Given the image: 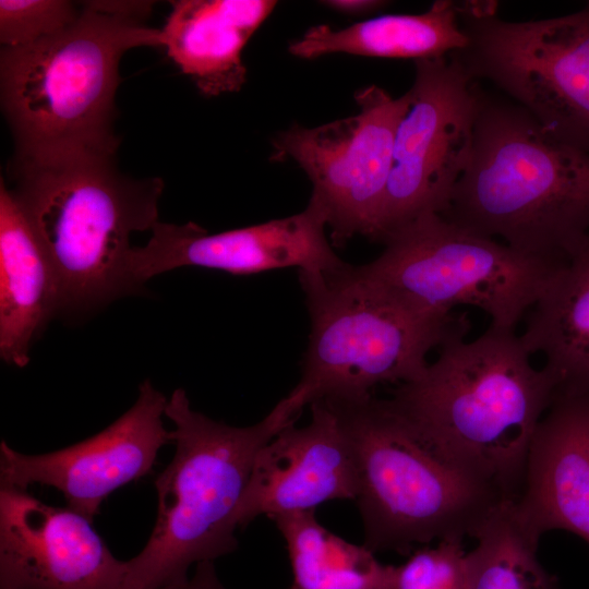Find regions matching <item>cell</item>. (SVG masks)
<instances>
[{
  "label": "cell",
  "mask_w": 589,
  "mask_h": 589,
  "mask_svg": "<svg viewBox=\"0 0 589 589\" xmlns=\"http://www.w3.org/2000/svg\"><path fill=\"white\" fill-rule=\"evenodd\" d=\"M359 112L329 123L293 125L276 136L271 159H293L312 182L334 245L353 236L377 240L398 125L410 106L370 85L354 94Z\"/></svg>",
  "instance_id": "30bf717a"
},
{
  "label": "cell",
  "mask_w": 589,
  "mask_h": 589,
  "mask_svg": "<svg viewBox=\"0 0 589 589\" xmlns=\"http://www.w3.org/2000/svg\"><path fill=\"white\" fill-rule=\"evenodd\" d=\"M82 4L68 0H1L0 43L15 48L50 36L72 22Z\"/></svg>",
  "instance_id": "603a6c76"
},
{
  "label": "cell",
  "mask_w": 589,
  "mask_h": 589,
  "mask_svg": "<svg viewBox=\"0 0 589 589\" xmlns=\"http://www.w3.org/2000/svg\"><path fill=\"white\" fill-rule=\"evenodd\" d=\"M163 589H227L220 582L214 566V562H201L196 564V568L192 577L169 585Z\"/></svg>",
  "instance_id": "d4e9b609"
},
{
  "label": "cell",
  "mask_w": 589,
  "mask_h": 589,
  "mask_svg": "<svg viewBox=\"0 0 589 589\" xmlns=\"http://www.w3.org/2000/svg\"><path fill=\"white\" fill-rule=\"evenodd\" d=\"M514 500L538 537L557 529L589 543V394L554 398L533 433Z\"/></svg>",
  "instance_id": "2e32d148"
},
{
  "label": "cell",
  "mask_w": 589,
  "mask_h": 589,
  "mask_svg": "<svg viewBox=\"0 0 589 589\" xmlns=\"http://www.w3.org/2000/svg\"><path fill=\"white\" fill-rule=\"evenodd\" d=\"M322 3L341 13L364 14L385 7L387 2L376 0H330Z\"/></svg>",
  "instance_id": "484cf974"
},
{
  "label": "cell",
  "mask_w": 589,
  "mask_h": 589,
  "mask_svg": "<svg viewBox=\"0 0 589 589\" xmlns=\"http://www.w3.org/2000/svg\"><path fill=\"white\" fill-rule=\"evenodd\" d=\"M466 556L458 539L418 548L396 566L395 589H467Z\"/></svg>",
  "instance_id": "cb8c5ba5"
},
{
  "label": "cell",
  "mask_w": 589,
  "mask_h": 589,
  "mask_svg": "<svg viewBox=\"0 0 589 589\" xmlns=\"http://www.w3.org/2000/svg\"><path fill=\"white\" fill-rule=\"evenodd\" d=\"M59 311L50 259L17 200L0 180V356L25 366L32 344Z\"/></svg>",
  "instance_id": "ac0fdd59"
},
{
  "label": "cell",
  "mask_w": 589,
  "mask_h": 589,
  "mask_svg": "<svg viewBox=\"0 0 589 589\" xmlns=\"http://www.w3.org/2000/svg\"><path fill=\"white\" fill-rule=\"evenodd\" d=\"M79 17L31 45L2 47L0 99L14 156L73 147H113L116 94L123 55L163 47L145 24L146 1H85Z\"/></svg>",
  "instance_id": "277c9868"
},
{
  "label": "cell",
  "mask_w": 589,
  "mask_h": 589,
  "mask_svg": "<svg viewBox=\"0 0 589 589\" xmlns=\"http://www.w3.org/2000/svg\"><path fill=\"white\" fill-rule=\"evenodd\" d=\"M323 209L310 199L301 213L209 235L197 224L156 223L143 247H132L129 273L140 287L149 278L184 266L249 275L297 267L299 273H334L348 264L325 235Z\"/></svg>",
  "instance_id": "4fadbf2b"
},
{
  "label": "cell",
  "mask_w": 589,
  "mask_h": 589,
  "mask_svg": "<svg viewBox=\"0 0 589 589\" xmlns=\"http://www.w3.org/2000/svg\"><path fill=\"white\" fill-rule=\"evenodd\" d=\"M466 46L448 55L557 141L589 153V2L570 14L513 22L495 1L458 2Z\"/></svg>",
  "instance_id": "9c48e42d"
},
{
  "label": "cell",
  "mask_w": 589,
  "mask_h": 589,
  "mask_svg": "<svg viewBox=\"0 0 589 589\" xmlns=\"http://www.w3.org/2000/svg\"><path fill=\"white\" fill-rule=\"evenodd\" d=\"M311 320L301 378L275 408L289 422L314 401L353 400L384 383H407L426 356L466 337V314L418 311L359 278L353 266L334 273H299Z\"/></svg>",
  "instance_id": "52a82bcc"
},
{
  "label": "cell",
  "mask_w": 589,
  "mask_h": 589,
  "mask_svg": "<svg viewBox=\"0 0 589 589\" xmlns=\"http://www.w3.org/2000/svg\"><path fill=\"white\" fill-rule=\"evenodd\" d=\"M287 548L292 584L289 589H395L396 566L374 552L340 538L312 512L269 518Z\"/></svg>",
  "instance_id": "44dd1931"
},
{
  "label": "cell",
  "mask_w": 589,
  "mask_h": 589,
  "mask_svg": "<svg viewBox=\"0 0 589 589\" xmlns=\"http://www.w3.org/2000/svg\"><path fill=\"white\" fill-rule=\"evenodd\" d=\"M327 401L352 449L364 545L373 552L410 554L433 540L474 538L508 498L426 443L387 399Z\"/></svg>",
  "instance_id": "5b68a950"
},
{
  "label": "cell",
  "mask_w": 589,
  "mask_h": 589,
  "mask_svg": "<svg viewBox=\"0 0 589 589\" xmlns=\"http://www.w3.org/2000/svg\"><path fill=\"white\" fill-rule=\"evenodd\" d=\"M519 338L543 356L555 397L589 394V233L550 277Z\"/></svg>",
  "instance_id": "d6986e66"
},
{
  "label": "cell",
  "mask_w": 589,
  "mask_h": 589,
  "mask_svg": "<svg viewBox=\"0 0 589 589\" xmlns=\"http://www.w3.org/2000/svg\"><path fill=\"white\" fill-rule=\"evenodd\" d=\"M410 106L394 142L377 240L426 214H442L473 145L480 87L450 57L414 61Z\"/></svg>",
  "instance_id": "8fae6325"
},
{
  "label": "cell",
  "mask_w": 589,
  "mask_h": 589,
  "mask_svg": "<svg viewBox=\"0 0 589 589\" xmlns=\"http://www.w3.org/2000/svg\"><path fill=\"white\" fill-rule=\"evenodd\" d=\"M168 398L149 380L133 406L99 433L50 453L29 455L0 444V485H48L67 506L93 520L115 490L148 474L159 449L172 442L163 422Z\"/></svg>",
  "instance_id": "7c38bea8"
},
{
  "label": "cell",
  "mask_w": 589,
  "mask_h": 589,
  "mask_svg": "<svg viewBox=\"0 0 589 589\" xmlns=\"http://www.w3.org/2000/svg\"><path fill=\"white\" fill-rule=\"evenodd\" d=\"M515 497L484 521L467 553V589H557V578L539 562L540 537L520 519Z\"/></svg>",
  "instance_id": "7402d4cb"
},
{
  "label": "cell",
  "mask_w": 589,
  "mask_h": 589,
  "mask_svg": "<svg viewBox=\"0 0 589 589\" xmlns=\"http://www.w3.org/2000/svg\"><path fill=\"white\" fill-rule=\"evenodd\" d=\"M440 215L522 253L565 262L589 233V153L480 88L471 156Z\"/></svg>",
  "instance_id": "3957f363"
},
{
  "label": "cell",
  "mask_w": 589,
  "mask_h": 589,
  "mask_svg": "<svg viewBox=\"0 0 589 589\" xmlns=\"http://www.w3.org/2000/svg\"><path fill=\"white\" fill-rule=\"evenodd\" d=\"M165 416L176 452L155 478L157 517L142 551L127 561L123 589H163L188 579L193 564L238 548L236 513L257 452L289 424L273 408L260 422L232 426L191 408L177 388Z\"/></svg>",
  "instance_id": "8992f818"
},
{
  "label": "cell",
  "mask_w": 589,
  "mask_h": 589,
  "mask_svg": "<svg viewBox=\"0 0 589 589\" xmlns=\"http://www.w3.org/2000/svg\"><path fill=\"white\" fill-rule=\"evenodd\" d=\"M466 44L458 3L437 0L419 14L381 15L341 29L328 25L311 27L288 50L301 59L342 52L417 61L448 56Z\"/></svg>",
  "instance_id": "ffe728a7"
},
{
  "label": "cell",
  "mask_w": 589,
  "mask_h": 589,
  "mask_svg": "<svg viewBox=\"0 0 589 589\" xmlns=\"http://www.w3.org/2000/svg\"><path fill=\"white\" fill-rule=\"evenodd\" d=\"M384 251L354 274L405 304L435 316L472 305L491 326L514 330L566 262L517 251L446 220L416 218L388 235Z\"/></svg>",
  "instance_id": "ba28073f"
},
{
  "label": "cell",
  "mask_w": 589,
  "mask_h": 589,
  "mask_svg": "<svg viewBox=\"0 0 589 589\" xmlns=\"http://www.w3.org/2000/svg\"><path fill=\"white\" fill-rule=\"evenodd\" d=\"M530 357L514 330L490 325L473 340H447L387 400L426 443L516 497L533 433L555 398L553 380Z\"/></svg>",
  "instance_id": "6da1fadb"
},
{
  "label": "cell",
  "mask_w": 589,
  "mask_h": 589,
  "mask_svg": "<svg viewBox=\"0 0 589 589\" xmlns=\"http://www.w3.org/2000/svg\"><path fill=\"white\" fill-rule=\"evenodd\" d=\"M273 0H179L160 28L168 57L200 93L239 92L247 80L242 50L269 16Z\"/></svg>",
  "instance_id": "e0dca14e"
},
{
  "label": "cell",
  "mask_w": 589,
  "mask_h": 589,
  "mask_svg": "<svg viewBox=\"0 0 589 589\" xmlns=\"http://www.w3.org/2000/svg\"><path fill=\"white\" fill-rule=\"evenodd\" d=\"M117 152L73 147L9 163L10 190L53 266L59 311L87 312L139 288L130 237L159 221L164 181L122 172Z\"/></svg>",
  "instance_id": "7a4b0ae2"
},
{
  "label": "cell",
  "mask_w": 589,
  "mask_h": 589,
  "mask_svg": "<svg viewBox=\"0 0 589 589\" xmlns=\"http://www.w3.org/2000/svg\"><path fill=\"white\" fill-rule=\"evenodd\" d=\"M311 420L280 430L257 452L236 513L237 527L257 516L312 512L334 500H354L358 478L347 435L327 400L310 405Z\"/></svg>",
  "instance_id": "9a60e30c"
},
{
  "label": "cell",
  "mask_w": 589,
  "mask_h": 589,
  "mask_svg": "<svg viewBox=\"0 0 589 589\" xmlns=\"http://www.w3.org/2000/svg\"><path fill=\"white\" fill-rule=\"evenodd\" d=\"M92 522L25 489L0 485V589H123L127 561Z\"/></svg>",
  "instance_id": "5bb4252c"
}]
</instances>
